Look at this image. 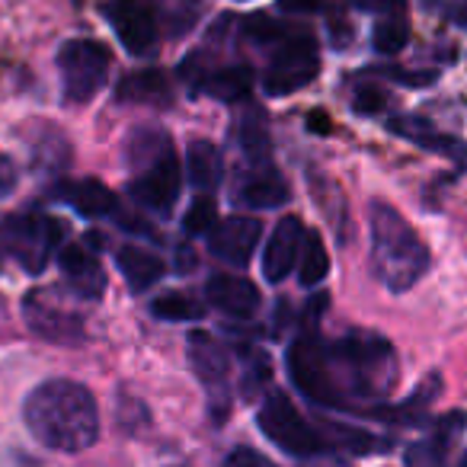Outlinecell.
Instances as JSON below:
<instances>
[{
	"instance_id": "8",
	"label": "cell",
	"mask_w": 467,
	"mask_h": 467,
	"mask_svg": "<svg viewBox=\"0 0 467 467\" xmlns=\"http://www.w3.org/2000/svg\"><path fill=\"white\" fill-rule=\"evenodd\" d=\"M78 295L71 288H33L23 298V317L36 337L48 343L74 346L84 339V314L78 311Z\"/></svg>"
},
{
	"instance_id": "33",
	"label": "cell",
	"mask_w": 467,
	"mask_h": 467,
	"mask_svg": "<svg viewBox=\"0 0 467 467\" xmlns=\"http://www.w3.org/2000/svg\"><path fill=\"white\" fill-rule=\"evenodd\" d=\"M333 0H279V10L295 16H314V14H327Z\"/></svg>"
},
{
	"instance_id": "26",
	"label": "cell",
	"mask_w": 467,
	"mask_h": 467,
	"mask_svg": "<svg viewBox=\"0 0 467 467\" xmlns=\"http://www.w3.org/2000/svg\"><path fill=\"white\" fill-rule=\"evenodd\" d=\"M410 39V26H407V16L400 10L394 14H381L375 23V33H371V42L381 55H397Z\"/></svg>"
},
{
	"instance_id": "34",
	"label": "cell",
	"mask_w": 467,
	"mask_h": 467,
	"mask_svg": "<svg viewBox=\"0 0 467 467\" xmlns=\"http://www.w3.org/2000/svg\"><path fill=\"white\" fill-rule=\"evenodd\" d=\"M445 16L454 23V26L467 29V0H448V4H445Z\"/></svg>"
},
{
	"instance_id": "16",
	"label": "cell",
	"mask_w": 467,
	"mask_h": 467,
	"mask_svg": "<svg viewBox=\"0 0 467 467\" xmlns=\"http://www.w3.org/2000/svg\"><path fill=\"white\" fill-rule=\"evenodd\" d=\"M467 420L464 413H448L429 429L426 439L413 441V445L403 451V467H448V451L461 439Z\"/></svg>"
},
{
	"instance_id": "13",
	"label": "cell",
	"mask_w": 467,
	"mask_h": 467,
	"mask_svg": "<svg viewBox=\"0 0 467 467\" xmlns=\"http://www.w3.org/2000/svg\"><path fill=\"white\" fill-rule=\"evenodd\" d=\"M205 298L214 311L227 314V317H237V320L256 317L263 307L260 288H256L250 279L234 275V273H214L205 285Z\"/></svg>"
},
{
	"instance_id": "5",
	"label": "cell",
	"mask_w": 467,
	"mask_h": 467,
	"mask_svg": "<svg viewBox=\"0 0 467 467\" xmlns=\"http://www.w3.org/2000/svg\"><path fill=\"white\" fill-rule=\"evenodd\" d=\"M65 241V224L42 212H16L0 221V250L29 275H39Z\"/></svg>"
},
{
	"instance_id": "4",
	"label": "cell",
	"mask_w": 467,
	"mask_h": 467,
	"mask_svg": "<svg viewBox=\"0 0 467 467\" xmlns=\"http://www.w3.org/2000/svg\"><path fill=\"white\" fill-rule=\"evenodd\" d=\"M125 161L131 170V199L154 214L173 212L182 189V167L167 131L154 129V125L135 129L125 141Z\"/></svg>"
},
{
	"instance_id": "36",
	"label": "cell",
	"mask_w": 467,
	"mask_h": 467,
	"mask_svg": "<svg viewBox=\"0 0 467 467\" xmlns=\"http://www.w3.org/2000/svg\"><path fill=\"white\" fill-rule=\"evenodd\" d=\"M307 461H311V464H305V467H352L339 458H327V454H317V458H307Z\"/></svg>"
},
{
	"instance_id": "6",
	"label": "cell",
	"mask_w": 467,
	"mask_h": 467,
	"mask_svg": "<svg viewBox=\"0 0 467 467\" xmlns=\"http://www.w3.org/2000/svg\"><path fill=\"white\" fill-rule=\"evenodd\" d=\"M256 426H260V432L266 435L275 448H282V451L292 454V458L307 461V458H317V454H324L327 448H330V441L305 420V413L295 407L292 397L279 394V390L263 400L260 413H256Z\"/></svg>"
},
{
	"instance_id": "32",
	"label": "cell",
	"mask_w": 467,
	"mask_h": 467,
	"mask_svg": "<svg viewBox=\"0 0 467 467\" xmlns=\"http://www.w3.org/2000/svg\"><path fill=\"white\" fill-rule=\"evenodd\" d=\"M221 467H279L275 461H269L263 451H256V448L250 445H237L231 454L224 458V464Z\"/></svg>"
},
{
	"instance_id": "14",
	"label": "cell",
	"mask_w": 467,
	"mask_h": 467,
	"mask_svg": "<svg viewBox=\"0 0 467 467\" xmlns=\"http://www.w3.org/2000/svg\"><path fill=\"white\" fill-rule=\"evenodd\" d=\"M58 266H61V275H65L67 288H71L78 298L97 301L99 295H103L106 273L90 244H67V247H61Z\"/></svg>"
},
{
	"instance_id": "7",
	"label": "cell",
	"mask_w": 467,
	"mask_h": 467,
	"mask_svg": "<svg viewBox=\"0 0 467 467\" xmlns=\"http://www.w3.org/2000/svg\"><path fill=\"white\" fill-rule=\"evenodd\" d=\"M109 48L97 39H67L58 48L61 97L71 106H84L109 80Z\"/></svg>"
},
{
	"instance_id": "15",
	"label": "cell",
	"mask_w": 467,
	"mask_h": 467,
	"mask_svg": "<svg viewBox=\"0 0 467 467\" xmlns=\"http://www.w3.org/2000/svg\"><path fill=\"white\" fill-rule=\"evenodd\" d=\"M186 356L189 365H192L195 378L212 390L214 397H224L227 390V378H231V356L227 349L205 330L189 333L186 339Z\"/></svg>"
},
{
	"instance_id": "35",
	"label": "cell",
	"mask_w": 467,
	"mask_h": 467,
	"mask_svg": "<svg viewBox=\"0 0 467 467\" xmlns=\"http://www.w3.org/2000/svg\"><path fill=\"white\" fill-rule=\"evenodd\" d=\"M16 186V170L14 163L7 161V157H0V199L10 192V189Z\"/></svg>"
},
{
	"instance_id": "24",
	"label": "cell",
	"mask_w": 467,
	"mask_h": 467,
	"mask_svg": "<svg viewBox=\"0 0 467 467\" xmlns=\"http://www.w3.org/2000/svg\"><path fill=\"white\" fill-rule=\"evenodd\" d=\"M298 282L305 288H317L320 282L330 275V254L324 247V237L317 231H307L305 234V244H301V254H298Z\"/></svg>"
},
{
	"instance_id": "23",
	"label": "cell",
	"mask_w": 467,
	"mask_h": 467,
	"mask_svg": "<svg viewBox=\"0 0 467 467\" xmlns=\"http://www.w3.org/2000/svg\"><path fill=\"white\" fill-rule=\"evenodd\" d=\"M116 97L122 103H150V106H167L170 103V80L163 71L150 67V71H135L119 84Z\"/></svg>"
},
{
	"instance_id": "1",
	"label": "cell",
	"mask_w": 467,
	"mask_h": 467,
	"mask_svg": "<svg viewBox=\"0 0 467 467\" xmlns=\"http://www.w3.org/2000/svg\"><path fill=\"white\" fill-rule=\"evenodd\" d=\"M288 378L320 407L384 400L397 384V352L375 333H349L330 343L301 337L288 346Z\"/></svg>"
},
{
	"instance_id": "20",
	"label": "cell",
	"mask_w": 467,
	"mask_h": 467,
	"mask_svg": "<svg viewBox=\"0 0 467 467\" xmlns=\"http://www.w3.org/2000/svg\"><path fill=\"white\" fill-rule=\"evenodd\" d=\"M250 87H254V71L241 61L199 74V90L212 99H221V103H241V99H247Z\"/></svg>"
},
{
	"instance_id": "17",
	"label": "cell",
	"mask_w": 467,
	"mask_h": 467,
	"mask_svg": "<svg viewBox=\"0 0 467 467\" xmlns=\"http://www.w3.org/2000/svg\"><path fill=\"white\" fill-rule=\"evenodd\" d=\"M388 129L394 131L397 138H403V141H410V144H420L422 150H432V154H445V157H454V161H464L467 157L464 141L439 131L422 116H394L388 122Z\"/></svg>"
},
{
	"instance_id": "28",
	"label": "cell",
	"mask_w": 467,
	"mask_h": 467,
	"mask_svg": "<svg viewBox=\"0 0 467 467\" xmlns=\"http://www.w3.org/2000/svg\"><path fill=\"white\" fill-rule=\"evenodd\" d=\"M237 144L244 148V154L254 157V161H263L269 150V135L266 125H263L260 109H247V116L237 122Z\"/></svg>"
},
{
	"instance_id": "25",
	"label": "cell",
	"mask_w": 467,
	"mask_h": 467,
	"mask_svg": "<svg viewBox=\"0 0 467 467\" xmlns=\"http://www.w3.org/2000/svg\"><path fill=\"white\" fill-rule=\"evenodd\" d=\"M150 314L157 320H167V324H189V320L205 317V305L195 301L192 295L182 292H163L150 301Z\"/></svg>"
},
{
	"instance_id": "37",
	"label": "cell",
	"mask_w": 467,
	"mask_h": 467,
	"mask_svg": "<svg viewBox=\"0 0 467 467\" xmlns=\"http://www.w3.org/2000/svg\"><path fill=\"white\" fill-rule=\"evenodd\" d=\"M458 467H467V451L461 454V461H458Z\"/></svg>"
},
{
	"instance_id": "10",
	"label": "cell",
	"mask_w": 467,
	"mask_h": 467,
	"mask_svg": "<svg viewBox=\"0 0 467 467\" xmlns=\"http://www.w3.org/2000/svg\"><path fill=\"white\" fill-rule=\"evenodd\" d=\"M106 16H109L112 29L129 55L144 58L161 42V23H157V10L150 0H116L106 10Z\"/></svg>"
},
{
	"instance_id": "21",
	"label": "cell",
	"mask_w": 467,
	"mask_h": 467,
	"mask_svg": "<svg viewBox=\"0 0 467 467\" xmlns=\"http://www.w3.org/2000/svg\"><path fill=\"white\" fill-rule=\"evenodd\" d=\"M186 176L192 182V189L199 192H214L224 180V161H221V150L214 148L205 138H195L186 148Z\"/></svg>"
},
{
	"instance_id": "18",
	"label": "cell",
	"mask_w": 467,
	"mask_h": 467,
	"mask_svg": "<svg viewBox=\"0 0 467 467\" xmlns=\"http://www.w3.org/2000/svg\"><path fill=\"white\" fill-rule=\"evenodd\" d=\"M237 202H244L254 212H269V208H282L288 202V186L273 167L256 163V170L237 186Z\"/></svg>"
},
{
	"instance_id": "9",
	"label": "cell",
	"mask_w": 467,
	"mask_h": 467,
	"mask_svg": "<svg viewBox=\"0 0 467 467\" xmlns=\"http://www.w3.org/2000/svg\"><path fill=\"white\" fill-rule=\"evenodd\" d=\"M320 74V48L311 33H285V39L275 42L273 58H269L263 90L269 97H288L311 84Z\"/></svg>"
},
{
	"instance_id": "12",
	"label": "cell",
	"mask_w": 467,
	"mask_h": 467,
	"mask_svg": "<svg viewBox=\"0 0 467 467\" xmlns=\"http://www.w3.org/2000/svg\"><path fill=\"white\" fill-rule=\"evenodd\" d=\"M305 234H307V227L301 224L298 214H285V218L273 227L266 250H263V275H266V282L279 285V282H285L288 275H292V269L298 266Z\"/></svg>"
},
{
	"instance_id": "27",
	"label": "cell",
	"mask_w": 467,
	"mask_h": 467,
	"mask_svg": "<svg viewBox=\"0 0 467 467\" xmlns=\"http://www.w3.org/2000/svg\"><path fill=\"white\" fill-rule=\"evenodd\" d=\"M330 445H339V448H346V451H356V454H375V451H384L388 448V441L384 439H378V435H371V432H362V429H356V426H339V422H330Z\"/></svg>"
},
{
	"instance_id": "19",
	"label": "cell",
	"mask_w": 467,
	"mask_h": 467,
	"mask_svg": "<svg viewBox=\"0 0 467 467\" xmlns=\"http://www.w3.org/2000/svg\"><path fill=\"white\" fill-rule=\"evenodd\" d=\"M116 266L122 273V279L129 282L131 292H150L157 282L163 279L167 266H163L161 256H154L150 250L135 247V244H125V247L116 250Z\"/></svg>"
},
{
	"instance_id": "3",
	"label": "cell",
	"mask_w": 467,
	"mask_h": 467,
	"mask_svg": "<svg viewBox=\"0 0 467 467\" xmlns=\"http://www.w3.org/2000/svg\"><path fill=\"white\" fill-rule=\"evenodd\" d=\"M371 269L388 292H410L429 273V247L394 205L375 199L368 208Z\"/></svg>"
},
{
	"instance_id": "11",
	"label": "cell",
	"mask_w": 467,
	"mask_h": 467,
	"mask_svg": "<svg viewBox=\"0 0 467 467\" xmlns=\"http://www.w3.org/2000/svg\"><path fill=\"white\" fill-rule=\"evenodd\" d=\"M263 237V221L254 214H227L208 231V250L227 266H247Z\"/></svg>"
},
{
	"instance_id": "2",
	"label": "cell",
	"mask_w": 467,
	"mask_h": 467,
	"mask_svg": "<svg viewBox=\"0 0 467 467\" xmlns=\"http://www.w3.org/2000/svg\"><path fill=\"white\" fill-rule=\"evenodd\" d=\"M23 420L39 445L52 451H87L99 435V407L78 381L52 378L39 384L23 403Z\"/></svg>"
},
{
	"instance_id": "29",
	"label": "cell",
	"mask_w": 467,
	"mask_h": 467,
	"mask_svg": "<svg viewBox=\"0 0 467 467\" xmlns=\"http://www.w3.org/2000/svg\"><path fill=\"white\" fill-rule=\"evenodd\" d=\"M218 224V208H214V199L208 192H202L199 199L189 205L186 212V221H182V227H186L189 237H208V231Z\"/></svg>"
},
{
	"instance_id": "22",
	"label": "cell",
	"mask_w": 467,
	"mask_h": 467,
	"mask_svg": "<svg viewBox=\"0 0 467 467\" xmlns=\"http://www.w3.org/2000/svg\"><path fill=\"white\" fill-rule=\"evenodd\" d=\"M58 195L74 208V212L84 214V218H109V214L116 212V205H119L116 192H112V189L106 186V182H99V180L67 182Z\"/></svg>"
},
{
	"instance_id": "31",
	"label": "cell",
	"mask_w": 467,
	"mask_h": 467,
	"mask_svg": "<svg viewBox=\"0 0 467 467\" xmlns=\"http://www.w3.org/2000/svg\"><path fill=\"white\" fill-rule=\"evenodd\" d=\"M384 106H388V93L375 84H365L352 93V109L358 116H378V112H384Z\"/></svg>"
},
{
	"instance_id": "30",
	"label": "cell",
	"mask_w": 467,
	"mask_h": 467,
	"mask_svg": "<svg viewBox=\"0 0 467 467\" xmlns=\"http://www.w3.org/2000/svg\"><path fill=\"white\" fill-rule=\"evenodd\" d=\"M241 29H244V36H247L250 42H256V46H275V42L285 39V33H288L282 23H275L273 16H263V14L247 16Z\"/></svg>"
}]
</instances>
